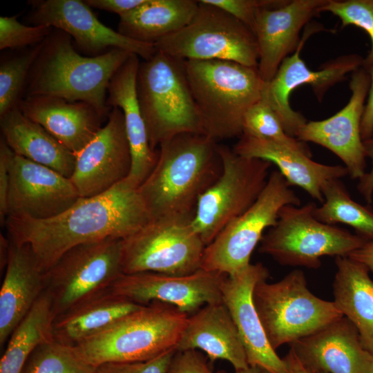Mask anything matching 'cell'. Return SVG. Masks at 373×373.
Segmentation results:
<instances>
[{
	"label": "cell",
	"mask_w": 373,
	"mask_h": 373,
	"mask_svg": "<svg viewBox=\"0 0 373 373\" xmlns=\"http://www.w3.org/2000/svg\"><path fill=\"white\" fill-rule=\"evenodd\" d=\"M151 220L138 189L126 180L46 219L7 217L8 238L28 245L47 271L71 248L107 238L124 239Z\"/></svg>",
	"instance_id": "obj_1"
},
{
	"label": "cell",
	"mask_w": 373,
	"mask_h": 373,
	"mask_svg": "<svg viewBox=\"0 0 373 373\" xmlns=\"http://www.w3.org/2000/svg\"><path fill=\"white\" fill-rule=\"evenodd\" d=\"M216 141L185 133L159 146L152 171L139 186L151 220L192 222L200 197L222 170Z\"/></svg>",
	"instance_id": "obj_2"
},
{
	"label": "cell",
	"mask_w": 373,
	"mask_h": 373,
	"mask_svg": "<svg viewBox=\"0 0 373 373\" xmlns=\"http://www.w3.org/2000/svg\"><path fill=\"white\" fill-rule=\"evenodd\" d=\"M66 32H51L43 41L27 80V96L46 95L83 102L107 119L109 82L132 53L114 48L97 56L78 53Z\"/></svg>",
	"instance_id": "obj_3"
},
{
	"label": "cell",
	"mask_w": 373,
	"mask_h": 373,
	"mask_svg": "<svg viewBox=\"0 0 373 373\" xmlns=\"http://www.w3.org/2000/svg\"><path fill=\"white\" fill-rule=\"evenodd\" d=\"M204 134L216 142L240 137L248 109L262 97L257 68L224 60H183Z\"/></svg>",
	"instance_id": "obj_4"
},
{
	"label": "cell",
	"mask_w": 373,
	"mask_h": 373,
	"mask_svg": "<svg viewBox=\"0 0 373 373\" xmlns=\"http://www.w3.org/2000/svg\"><path fill=\"white\" fill-rule=\"evenodd\" d=\"M188 317L171 305L154 301L73 347L95 367L148 361L175 349Z\"/></svg>",
	"instance_id": "obj_5"
},
{
	"label": "cell",
	"mask_w": 373,
	"mask_h": 373,
	"mask_svg": "<svg viewBox=\"0 0 373 373\" xmlns=\"http://www.w3.org/2000/svg\"><path fill=\"white\" fill-rule=\"evenodd\" d=\"M136 89L151 147L185 133L204 134L183 60L157 50L140 62Z\"/></svg>",
	"instance_id": "obj_6"
},
{
	"label": "cell",
	"mask_w": 373,
	"mask_h": 373,
	"mask_svg": "<svg viewBox=\"0 0 373 373\" xmlns=\"http://www.w3.org/2000/svg\"><path fill=\"white\" fill-rule=\"evenodd\" d=\"M253 300L267 339L276 350L323 328L343 316L334 301L315 296L304 272L295 269L281 280L258 282Z\"/></svg>",
	"instance_id": "obj_7"
},
{
	"label": "cell",
	"mask_w": 373,
	"mask_h": 373,
	"mask_svg": "<svg viewBox=\"0 0 373 373\" xmlns=\"http://www.w3.org/2000/svg\"><path fill=\"white\" fill-rule=\"evenodd\" d=\"M316 204H289L279 212L276 224L263 235L258 251L285 266L318 269L325 256H349L366 242L357 234L319 221Z\"/></svg>",
	"instance_id": "obj_8"
},
{
	"label": "cell",
	"mask_w": 373,
	"mask_h": 373,
	"mask_svg": "<svg viewBox=\"0 0 373 373\" xmlns=\"http://www.w3.org/2000/svg\"><path fill=\"white\" fill-rule=\"evenodd\" d=\"M198 2L192 20L157 41V50L182 60H224L257 68L259 52L254 32L222 9Z\"/></svg>",
	"instance_id": "obj_9"
},
{
	"label": "cell",
	"mask_w": 373,
	"mask_h": 373,
	"mask_svg": "<svg viewBox=\"0 0 373 373\" xmlns=\"http://www.w3.org/2000/svg\"><path fill=\"white\" fill-rule=\"evenodd\" d=\"M290 186L278 170L272 171L255 202L205 247L201 269L231 276L247 267L265 229L276 224L281 209L300 205Z\"/></svg>",
	"instance_id": "obj_10"
},
{
	"label": "cell",
	"mask_w": 373,
	"mask_h": 373,
	"mask_svg": "<svg viewBox=\"0 0 373 373\" xmlns=\"http://www.w3.org/2000/svg\"><path fill=\"white\" fill-rule=\"evenodd\" d=\"M222 170L200 197L191 225L207 246L231 222L257 200L267 182L271 163L236 153L218 144Z\"/></svg>",
	"instance_id": "obj_11"
},
{
	"label": "cell",
	"mask_w": 373,
	"mask_h": 373,
	"mask_svg": "<svg viewBox=\"0 0 373 373\" xmlns=\"http://www.w3.org/2000/svg\"><path fill=\"white\" fill-rule=\"evenodd\" d=\"M123 239L107 238L77 245L46 272V291L55 317L89 296L110 287L123 274Z\"/></svg>",
	"instance_id": "obj_12"
},
{
	"label": "cell",
	"mask_w": 373,
	"mask_h": 373,
	"mask_svg": "<svg viewBox=\"0 0 373 373\" xmlns=\"http://www.w3.org/2000/svg\"><path fill=\"white\" fill-rule=\"evenodd\" d=\"M205 245L191 222H150L123 239V274L183 276L201 269Z\"/></svg>",
	"instance_id": "obj_13"
},
{
	"label": "cell",
	"mask_w": 373,
	"mask_h": 373,
	"mask_svg": "<svg viewBox=\"0 0 373 373\" xmlns=\"http://www.w3.org/2000/svg\"><path fill=\"white\" fill-rule=\"evenodd\" d=\"M319 30L316 26L305 29L296 51L282 61L274 78L264 84L261 99L272 108L287 133L294 137L307 120L290 106L289 98L291 92L307 84L311 86L318 102H321L331 87L344 81L348 73L363 66L364 58L352 53L330 59L317 70L308 68L300 57V50L307 38Z\"/></svg>",
	"instance_id": "obj_14"
},
{
	"label": "cell",
	"mask_w": 373,
	"mask_h": 373,
	"mask_svg": "<svg viewBox=\"0 0 373 373\" xmlns=\"http://www.w3.org/2000/svg\"><path fill=\"white\" fill-rule=\"evenodd\" d=\"M6 153L10 174L7 217L49 218L80 198L70 178L15 154L8 145Z\"/></svg>",
	"instance_id": "obj_15"
},
{
	"label": "cell",
	"mask_w": 373,
	"mask_h": 373,
	"mask_svg": "<svg viewBox=\"0 0 373 373\" xmlns=\"http://www.w3.org/2000/svg\"><path fill=\"white\" fill-rule=\"evenodd\" d=\"M226 276L202 269L183 276L155 272L122 274L110 289L136 304L162 302L190 316L206 305L222 303L221 287Z\"/></svg>",
	"instance_id": "obj_16"
},
{
	"label": "cell",
	"mask_w": 373,
	"mask_h": 373,
	"mask_svg": "<svg viewBox=\"0 0 373 373\" xmlns=\"http://www.w3.org/2000/svg\"><path fill=\"white\" fill-rule=\"evenodd\" d=\"M30 3L29 21L66 32L79 49L93 56L118 48L146 60L157 51L155 44L130 39L105 26L84 1L35 0Z\"/></svg>",
	"instance_id": "obj_17"
},
{
	"label": "cell",
	"mask_w": 373,
	"mask_h": 373,
	"mask_svg": "<svg viewBox=\"0 0 373 373\" xmlns=\"http://www.w3.org/2000/svg\"><path fill=\"white\" fill-rule=\"evenodd\" d=\"M370 86L369 72L361 67L351 73L350 98L334 115L318 121H307L296 138L321 145L343 162L352 179L359 180L366 173V155L361 134V124Z\"/></svg>",
	"instance_id": "obj_18"
},
{
	"label": "cell",
	"mask_w": 373,
	"mask_h": 373,
	"mask_svg": "<svg viewBox=\"0 0 373 373\" xmlns=\"http://www.w3.org/2000/svg\"><path fill=\"white\" fill-rule=\"evenodd\" d=\"M132 164L122 111L111 108L107 122L77 155L70 178L79 197L101 194L124 180Z\"/></svg>",
	"instance_id": "obj_19"
},
{
	"label": "cell",
	"mask_w": 373,
	"mask_h": 373,
	"mask_svg": "<svg viewBox=\"0 0 373 373\" xmlns=\"http://www.w3.org/2000/svg\"><path fill=\"white\" fill-rule=\"evenodd\" d=\"M328 0H268L256 15L254 33L258 47V71L265 83L297 49L300 32Z\"/></svg>",
	"instance_id": "obj_20"
},
{
	"label": "cell",
	"mask_w": 373,
	"mask_h": 373,
	"mask_svg": "<svg viewBox=\"0 0 373 373\" xmlns=\"http://www.w3.org/2000/svg\"><path fill=\"white\" fill-rule=\"evenodd\" d=\"M269 273L261 262L227 276L221 290L222 303L228 308L238 330L249 366L269 373H288L287 365L270 345L253 300L256 285L267 280Z\"/></svg>",
	"instance_id": "obj_21"
},
{
	"label": "cell",
	"mask_w": 373,
	"mask_h": 373,
	"mask_svg": "<svg viewBox=\"0 0 373 373\" xmlns=\"http://www.w3.org/2000/svg\"><path fill=\"white\" fill-rule=\"evenodd\" d=\"M289 345L313 373L373 372V355L364 347L356 328L345 316Z\"/></svg>",
	"instance_id": "obj_22"
},
{
	"label": "cell",
	"mask_w": 373,
	"mask_h": 373,
	"mask_svg": "<svg viewBox=\"0 0 373 373\" xmlns=\"http://www.w3.org/2000/svg\"><path fill=\"white\" fill-rule=\"evenodd\" d=\"M139 58L132 54L117 70L108 86L106 97L108 107H117L123 112L132 158L131 169L125 180L136 189L149 175L158 158V150L151 147L137 99Z\"/></svg>",
	"instance_id": "obj_23"
},
{
	"label": "cell",
	"mask_w": 373,
	"mask_h": 373,
	"mask_svg": "<svg viewBox=\"0 0 373 373\" xmlns=\"http://www.w3.org/2000/svg\"><path fill=\"white\" fill-rule=\"evenodd\" d=\"M9 240V255L0 290L1 347L46 287V271L30 247Z\"/></svg>",
	"instance_id": "obj_24"
},
{
	"label": "cell",
	"mask_w": 373,
	"mask_h": 373,
	"mask_svg": "<svg viewBox=\"0 0 373 373\" xmlns=\"http://www.w3.org/2000/svg\"><path fill=\"white\" fill-rule=\"evenodd\" d=\"M19 107L75 155L96 135L105 119L87 103L52 96H26Z\"/></svg>",
	"instance_id": "obj_25"
},
{
	"label": "cell",
	"mask_w": 373,
	"mask_h": 373,
	"mask_svg": "<svg viewBox=\"0 0 373 373\" xmlns=\"http://www.w3.org/2000/svg\"><path fill=\"white\" fill-rule=\"evenodd\" d=\"M175 350H200L211 362L227 361L235 371L249 366L237 327L223 303L206 305L189 316Z\"/></svg>",
	"instance_id": "obj_26"
},
{
	"label": "cell",
	"mask_w": 373,
	"mask_h": 373,
	"mask_svg": "<svg viewBox=\"0 0 373 373\" xmlns=\"http://www.w3.org/2000/svg\"><path fill=\"white\" fill-rule=\"evenodd\" d=\"M242 156L274 164L290 186H299L312 198L322 203L323 185L329 180L348 175L342 165L317 162L312 157L268 140L242 135L233 148Z\"/></svg>",
	"instance_id": "obj_27"
},
{
	"label": "cell",
	"mask_w": 373,
	"mask_h": 373,
	"mask_svg": "<svg viewBox=\"0 0 373 373\" xmlns=\"http://www.w3.org/2000/svg\"><path fill=\"white\" fill-rule=\"evenodd\" d=\"M143 306L116 294L108 287L56 316L52 323V339L76 346Z\"/></svg>",
	"instance_id": "obj_28"
},
{
	"label": "cell",
	"mask_w": 373,
	"mask_h": 373,
	"mask_svg": "<svg viewBox=\"0 0 373 373\" xmlns=\"http://www.w3.org/2000/svg\"><path fill=\"white\" fill-rule=\"evenodd\" d=\"M0 126L1 137L15 154L71 177L76 155L26 116L19 106L0 116Z\"/></svg>",
	"instance_id": "obj_29"
},
{
	"label": "cell",
	"mask_w": 373,
	"mask_h": 373,
	"mask_svg": "<svg viewBox=\"0 0 373 373\" xmlns=\"http://www.w3.org/2000/svg\"><path fill=\"white\" fill-rule=\"evenodd\" d=\"M334 302L356 328L364 347L373 355V280L362 263L350 257L335 258Z\"/></svg>",
	"instance_id": "obj_30"
},
{
	"label": "cell",
	"mask_w": 373,
	"mask_h": 373,
	"mask_svg": "<svg viewBox=\"0 0 373 373\" xmlns=\"http://www.w3.org/2000/svg\"><path fill=\"white\" fill-rule=\"evenodd\" d=\"M198 6L194 0H146L119 17L117 31L134 40L155 44L186 26Z\"/></svg>",
	"instance_id": "obj_31"
},
{
	"label": "cell",
	"mask_w": 373,
	"mask_h": 373,
	"mask_svg": "<svg viewBox=\"0 0 373 373\" xmlns=\"http://www.w3.org/2000/svg\"><path fill=\"white\" fill-rule=\"evenodd\" d=\"M52 303L45 290L8 340L0 361V373H21L32 352L52 339Z\"/></svg>",
	"instance_id": "obj_32"
},
{
	"label": "cell",
	"mask_w": 373,
	"mask_h": 373,
	"mask_svg": "<svg viewBox=\"0 0 373 373\" xmlns=\"http://www.w3.org/2000/svg\"><path fill=\"white\" fill-rule=\"evenodd\" d=\"M324 200L316 206L314 216L321 222L352 227L366 241H373V211L353 200L341 179L327 181L322 188Z\"/></svg>",
	"instance_id": "obj_33"
},
{
	"label": "cell",
	"mask_w": 373,
	"mask_h": 373,
	"mask_svg": "<svg viewBox=\"0 0 373 373\" xmlns=\"http://www.w3.org/2000/svg\"><path fill=\"white\" fill-rule=\"evenodd\" d=\"M21 373H96V367L80 357L73 347L52 339L32 352Z\"/></svg>",
	"instance_id": "obj_34"
},
{
	"label": "cell",
	"mask_w": 373,
	"mask_h": 373,
	"mask_svg": "<svg viewBox=\"0 0 373 373\" xmlns=\"http://www.w3.org/2000/svg\"><path fill=\"white\" fill-rule=\"evenodd\" d=\"M242 135L284 145L312 157L307 144L287 133L276 113L262 99L246 112Z\"/></svg>",
	"instance_id": "obj_35"
},
{
	"label": "cell",
	"mask_w": 373,
	"mask_h": 373,
	"mask_svg": "<svg viewBox=\"0 0 373 373\" xmlns=\"http://www.w3.org/2000/svg\"><path fill=\"white\" fill-rule=\"evenodd\" d=\"M43 41L23 52L4 59L0 64V116L19 106L30 70Z\"/></svg>",
	"instance_id": "obj_36"
},
{
	"label": "cell",
	"mask_w": 373,
	"mask_h": 373,
	"mask_svg": "<svg viewBox=\"0 0 373 373\" xmlns=\"http://www.w3.org/2000/svg\"><path fill=\"white\" fill-rule=\"evenodd\" d=\"M320 12H329L341 19L343 27L354 26L368 35L371 47L362 67L367 70L373 67V0H328Z\"/></svg>",
	"instance_id": "obj_37"
},
{
	"label": "cell",
	"mask_w": 373,
	"mask_h": 373,
	"mask_svg": "<svg viewBox=\"0 0 373 373\" xmlns=\"http://www.w3.org/2000/svg\"><path fill=\"white\" fill-rule=\"evenodd\" d=\"M46 25L26 26L17 17H0V49L19 48L44 41L52 32Z\"/></svg>",
	"instance_id": "obj_38"
},
{
	"label": "cell",
	"mask_w": 373,
	"mask_h": 373,
	"mask_svg": "<svg viewBox=\"0 0 373 373\" xmlns=\"http://www.w3.org/2000/svg\"><path fill=\"white\" fill-rule=\"evenodd\" d=\"M175 352L172 349L145 361L105 363L96 367V373H168Z\"/></svg>",
	"instance_id": "obj_39"
},
{
	"label": "cell",
	"mask_w": 373,
	"mask_h": 373,
	"mask_svg": "<svg viewBox=\"0 0 373 373\" xmlns=\"http://www.w3.org/2000/svg\"><path fill=\"white\" fill-rule=\"evenodd\" d=\"M204 3L216 6L229 13L253 32L256 15L259 8L268 0H202Z\"/></svg>",
	"instance_id": "obj_40"
},
{
	"label": "cell",
	"mask_w": 373,
	"mask_h": 373,
	"mask_svg": "<svg viewBox=\"0 0 373 373\" xmlns=\"http://www.w3.org/2000/svg\"><path fill=\"white\" fill-rule=\"evenodd\" d=\"M168 373H227L213 372L205 356L198 350L177 351L171 360Z\"/></svg>",
	"instance_id": "obj_41"
},
{
	"label": "cell",
	"mask_w": 373,
	"mask_h": 373,
	"mask_svg": "<svg viewBox=\"0 0 373 373\" xmlns=\"http://www.w3.org/2000/svg\"><path fill=\"white\" fill-rule=\"evenodd\" d=\"M7 144L2 137L0 142V220L5 225L7 218V197L10 183Z\"/></svg>",
	"instance_id": "obj_42"
},
{
	"label": "cell",
	"mask_w": 373,
	"mask_h": 373,
	"mask_svg": "<svg viewBox=\"0 0 373 373\" xmlns=\"http://www.w3.org/2000/svg\"><path fill=\"white\" fill-rule=\"evenodd\" d=\"M146 0H86L84 2L90 8H95L124 15L146 2Z\"/></svg>",
	"instance_id": "obj_43"
},
{
	"label": "cell",
	"mask_w": 373,
	"mask_h": 373,
	"mask_svg": "<svg viewBox=\"0 0 373 373\" xmlns=\"http://www.w3.org/2000/svg\"><path fill=\"white\" fill-rule=\"evenodd\" d=\"M363 146L367 157L371 160L370 170L358 180L357 189L367 204H371L373 199V134L363 140Z\"/></svg>",
	"instance_id": "obj_44"
},
{
	"label": "cell",
	"mask_w": 373,
	"mask_h": 373,
	"mask_svg": "<svg viewBox=\"0 0 373 373\" xmlns=\"http://www.w3.org/2000/svg\"><path fill=\"white\" fill-rule=\"evenodd\" d=\"M367 71L370 75V86L361 124L363 140L369 138L373 134V67Z\"/></svg>",
	"instance_id": "obj_45"
},
{
	"label": "cell",
	"mask_w": 373,
	"mask_h": 373,
	"mask_svg": "<svg viewBox=\"0 0 373 373\" xmlns=\"http://www.w3.org/2000/svg\"><path fill=\"white\" fill-rule=\"evenodd\" d=\"M348 257L365 265L373 273V241L366 242Z\"/></svg>",
	"instance_id": "obj_46"
},
{
	"label": "cell",
	"mask_w": 373,
	"mask_h": 373,
	"mask_svg": "<svg viewBox=\"0 0 373 373\" xmlns=\"http://www.w3.org/2000/svg\"><path fill=\"white\" fill-rule=\"evenodd\" d=\"M283 359L287 365L288 373H313L291 349Z\"/></svg>",
	"instance_id": "obj_47"
},
{
	"label": "cell",
	"mask_w": 373,
	"mask_h": 373,
	"mask_svg": "<svg viewBox=\"0 0 373 373\" xmlns=\"http://www.w3.org/2000/svg\"><path fill=\"white\" fill-rule=\"evenodd\" d=\"M235 373H269L267 370L257 366H249L247 368L236 370Z\"/></svg>",
	"instance_id": "obj_48"
},
{
	"label": "cell",
	"mask_w": 373,
	"mask_h": 373,
	"mask_svg": "<svg viewBox=\"0 0 373 373\" xmlns=\"http://www.w3.org/2000/svg\"><path fill=\"white\" fill-rule=\"evenodd\" d=\"M318 373H325V372H318Z\"/></svg>",
	"instance_id": "obj_49"
},
{
	"label": "cell",
	"mask_w": 373,
	"mask_h": 373,
	"mask_svg": "<svg viewBox=\"0 0 373 373\" xmlns=\"http://www.w3.org/2000/svg\"><path fill=\"white\" fill-rule=\"evenodd\" d=\"M372 373H373V372H372Z\"/></svg>",
	"instance_id": "obj_50"
}]
</instances>
